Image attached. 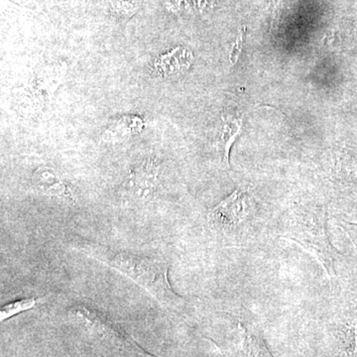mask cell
Here are the masks:
<instances>
[{
    "mask_svg": "<svg viewBox=\"0 0 357 357\" xmlns=\"http://www.w3.org/2000/svg\"><path fill=\"white\" fill-rule=\"evenodd\" d=\"M33 185L44 194L54 197L67 196L68 185L54 170L40 168L33 176Z\"/></svg>",
    "mask_w": 357,
    "mask_h": 357,
    "instance_id": "ba28073f",
    "label": "cell"
},
{
    "mask_svg": "<svg viewBox=\"0 0 357 357\" xmlns=\"http://www.w3.org/2000/svg\"><path fill=\"white\" fill-rule=\"evenodd\" d=\"M340 357H357V319L349 328Z\"/></svg>",
    "mask_w": 357,
    "mask_h": 357,
    "instance_id": "4fadbf2b",
    "label": "cell"
},
{
    "mask_svg": "<svg viewBox=\"0 0 357 357\" xmlns=\"http://www.w3.org/2000/svg\"><path fill=\"white\" fill-rule=\"evenodd\" d=\"M89 249L96 260L128 277L151 294L160 304L173 307L182 303V298L174 292L169 282L168 263L126 251L112 252L109 249Z\"/></svg>",
    "mask_w": 357,
    "mask_h": 357,
    "instance_id": "6da1fadb",
    "label": "cell"
},
{
    "mask_svg": "<svg viewBox=\"0 0 357 357\" xmlns=\"http://www.w3.org/2000/svg\"><path fill=\"white\" fill-rule=\"evenodd\" d=\"M192 61V52L185 47L178 46L155 59L154 70L159 76L173 77L189 69Z\"/></svg>",
    "mask_w": 357,
    "mask_h": 357,
    "instance_id": "5b68a950",
    "label": "cell"
},
{
    "mask_svg": "<svg viewBox=\"0 0 357 357\" xmlns=\"http://www.w3.org/2000/svg\"><path fill=\"white\" fill-rule=\"evenodd\" d=\"M283 238L299 244L314 256L328 276L335 274L337 252L326 234L325 211L310 208L296 213L285 223Z\"/></svg>",
    "mask_w": 357,
    "mask_h": 357,
    "instance_id": "7a4b0ae2",
    "label": "cell"
},
{
    "mask_svg": "<svg viewBox=\"0 0 357 357\" xmlns=\"http://www.w3.org/2000/svg\"><path fill=\"white\" fill-rule=\"evenodd\" d=\"M75 314H77L79 318L84 319V321L96 328L98 332L102 333L105 337L114 340L115 342H119L124 347H131L135 349L136 351H139L142 354H146L144 349L138 345L135 340L128 335L126 331L122 330L121 326H117L116 323L110 321V319L107 318L102 312H98L93 309H89L86 306H77L73 309Z\"/></svg>",
    "mask_w": 357,
    "mask_h": 357,
    "instance_id": "277c9868",
    "label": "cell"
},
{
    "mask_svg": "<svg viewBox=\"0 0 357 357\" xmlns=\"http://www.w3.org/2000/svg\"><path fill=\"white\" fill-rule=\"evenodd\" d=\"M159 169V163L156 158H148L133 171L129 184L136 195L139 197H147L153 192L156 187Z\"/></svg>",
    "mask_w": 357,
    "mask_h": 357,
    "instance_id": "52a82bcc",
    "label": "cell"
},
{
    "mask_svg": "<svg viewBox=\"0 0 357 357\" xmlns=\"http://www.w3.org/2000/svg\"><path fill=\"white\" fill-rule=\"evenodd\" d=\"M145 121L139 115L126 114L114 119L102 133L105 142H117L137 135L143 130Z\"/></svg>",
    "mask_w": 357,
    "mask_h": 357,
    "instance_id": "8992f818",
    "label": "cell"
},
{
    "mask_svg": "<svg viewBox=\"0 0 357 357\" xmlns=\"http://www.w3.org/2000/svg\"><path fill=\"white\" fill-rule=\"evenodd\" d=\"M244 357H273L268 351L264 342L255 333L244 331L243 332Z\"/></svg>",
    "mask_w": 357,
    "mask_h": 357,
    "instance_id": "8fae6325",
    "label": "cell"
},
{
    "mask_svg": "<svg viewBox=\"0 0 357 357\" xmlns=\"http://www.w3.org/2000/svg\"><path fill=\"white\" fill-rule=\"evenodd\" d=\"M244 34H245V28H243V31H241V34L237 37L236 43H234V47H232L231 52H230L229 60L232 64L236 63V61L238 60L239 56H241V51H243Z\"/></svg>",
    "mask_w": 357,
    "mask_h": 357,
    "instance_id": "5bb4252c",
    "label": "cell"
},
{
    "mask_svg": "<svg viewBox=\"0 0 357 357\" xmlns=\"http://www.w3.org/2000/svg\"><path fill=\"white\" fill-rule=\"evenodd\" d=\"M248 218L246 192L236 190L222 203L211 208L208 213V222L220 229H232L243 223Z\"/></svg>",
    "mask_w": 357,
    "mask_h": 357,
    "instance_id": "3957f363",
    "label": "cell"
},
{
    "mask_svg": "<svg viewBox=\"0 0 357 357\" xmlns=\"http://www.w3.org/2000/svg\"><path fill=\"white\" fill-rule=\"evenodd\" d=\"M225 126H223L220 142H218V151H220V155H222L225 163L229 166L230 148H231V145L234 144V141H236L237 136L241 132L243 123H241V121L230 122L225 119Z\"/></svg>",
    "mask_w": 357,
    "mask_h": 357,
    "instance_id": "9c48e42d",
    "label": "cell"
},
{
    "mask_svg": "<svg viewBox=\"0 0 357 357\" xmlns=\"http://www.w3.org/2000/svg\"><path fill=\"white\" fill-rule=\"evenodd\" d=\"M143 0H110V13L115 20L126 21L139 11Z\"/></svg>",
    "mask_w": 357,
    "mask_h": 357,
    "instance_id": "30bf717a",
    "label": "cell"
},
{
    "mask_svg": "<svg viewBox=\"0 0 357 357\" xmlns=\"http://www.w3.org/2000/svg\"><path fill=\"white\" fill-rule=\"evenodd\" d=\"M42 301L43 299L26 298V299L15 301V302L10 303V304L4 305L0 310V319L6 321V319L11 318L15 314L33 309L37 304L42 303Z\"/></svg>",
    "mask_w": 357,
    "mask_h": 357,
    "instance_id": "7c38bea8",
    "label": "cell"
}]
</instances>
